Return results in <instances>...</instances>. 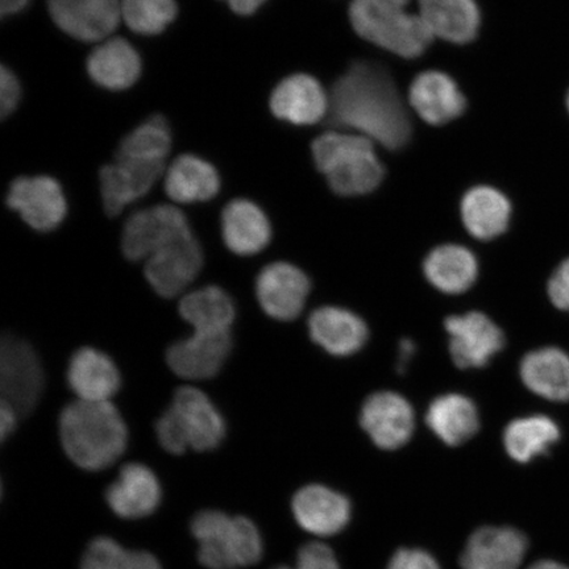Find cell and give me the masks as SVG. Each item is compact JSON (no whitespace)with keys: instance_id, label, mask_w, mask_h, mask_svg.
Instances as JSON below:
<instances>
[{"instance_id":"cell-12","label":"cell","mask_w":569,"mask_h":569,"mask_svg":"<svg viewBox=\"0 0 569 569\" xmlns=\"http://www.w3.org/2000/svg\"><path fill=\"white\" fill-rule=\"evenodd\" d=\"M446 330L452 360L461 369L486 367L505 346L500 327L481 312L447 318Z\"/></svg>"},{"instance_id":"cell-16","label":"cell","mask_w":569,"mask_h":569,"mask_svg":"<svg viewBox=\"0 0 569 569\" xmlns=\"http://www.w3.org/2000/svg\"><path fill=\"white\" fill-rule=\"evenodd\" d=\"M310 291V281L301 269L288 262H273L261 270L256 295L269 317L291 320L301 315Z\"/></svg>"},{"instance_id":"cell-29","label":"cell","mask_w":569,"mask_h":569,"mask_svg":"<svg viewBox=\"0 0 569 569\" xmlns=\"http://www.w3.org/2000/svg\"><path fill=\"white\" fill-rule=\"evenodd\" d=\"M510 216L509 199L497 189L475 188L462 198V223L476 239L492 240L500 237L508 230Z\"/></svg>"},{"instance_id":"cell-40","label":"cell","mask_w":569,"mask_h":569,"mask_svg":"<svg viewBox=\"0 0 569 569\" xmlns=\"http://www.w3.org/2000/svg\"><path fill=\"white\" fill-rule=\"evenodd\" d=\"M549 296L558 309L569 312V259L555 270L549 282Z\"/></svg>"},{"instance_id":"cell-34","label":"cell","mask_w":569,"mask_h":569,"mask_svg":"<svg viewBox=\"0 0 569 569\" xmlns=\"http://www.w3.org/2000/svg\"><path fill=\"white\" fill-rule=\"evenodd\" d=\"M170 148L172 133L167 119L153 116L120 140L116 159L166 163Z\"/></svg>"},{"instance_id":"cell-23","label":"cell","mask_w":569,"mask_h":569,"mask_svg":"<svg viewBox=\"0 0 569 569\" xmlns=\"http://www.w3.org/2000/svg\"><path fill=\"white\" fill-rule=\"evenodd\" d=\"M68 382L82 401H110L120 388V373L109 356L84 347L70 359Z\"/></svg>"},{"instance_id":"cell-35","label":"cell","mask_w":569,"mask_h":569,"mask_svg":"<svg viewBox=\"0 0 569 569\" xmlns=\"http://www.w3.org/2000/svg\"><path fill=\"white\" fill-rule=\"evenodd\" d=\"M81 569H161L146 551H130L111 538H97L84 551Z\"/></svg>"},{"instance_id":"cell-15","label":"cell","mask_w":569,"mask_h":569,"mask_svg":"<svg viewBox=\"0 0 569 569\" xmlns=\"http://www.w3.org/2000/svg\"><path fill=\"white\" fill-rule=\"evenodd\" d=\"M166 163L116 159L99 172L104 210L117 217L128 204L147 196L166 173Z\"/></svg>"},{"instance_id":"cell-3","label":"cell","mask_w":569,"mask_h":569,"mask_svg":"<svg viewBox=\"0 0 569 569\" xmlns=\"http://www.w3.org/2000/svg\"><path fill=\"white\" fill-rule=\"evenodd\" d=\"M410 0H352L350 19L356 33L403 59L422 56L433 36Z\"/></svg>"},{"instance_id":"cell-13","label":"cell","mask_w":569,"mask_h":569,"mask_svg":"<svg viewBox=\"0 0 569 569\" xmlns=\"http://www.w3.org/2000/svg\"><path fill=\"white\" fill-rule=\"evenodd\" d=\"M232 351L231 331L199 332L178 340L168 348V366L184 380H209L216 377Z\"/></svg>"},{"instance_id":"cell-33","label":"cell","mask_w":569,"mask_h":569,"mask_svg":"<svg viewBox=\"0 0 569 569\" xmlns=\"http://www.w3.org/2000/svg\"><path fill=\"white\" fill-rule=\"evenodd\" d=\"M560 430L549 417L532 416L516 419L503 432V445L511 459L529 462L557 443Z\"/></svg>"},{"instance_id":"cell-5","label":"cell","mask_w":569,"mask_h":569,"mask_svg":"<svg viewBox=\"0 0 569 569\" xmlns=\"http://www.w3.org/2000/svg\"><path fill=\"white\" fill-rule=\"evenodd\" d=\"M156 433L163 450L173 455H182L189 448L211 451L222 443L226 422L203 391L183 387L177 389L172 405L156 423Z\"/></svg>"},{"instance_id":"cell-41","label":"cell","mask_w":569,"mask_h":569,"mask_svg":"<svg viewBox=\"0 0 569 569\" xmlns=\"http://www.w3.org/2000/svg\"><path fill=\"white\" fill-rule=\"evenodd\" d=\"M18 417L17 410L11 405L2 401V407H0V436H2V440L16 429Z\"/></svg>"},{"instance_id":"cell-24","label":"cell","mask_w":569,"mask_h":569,"mask_svg":"<svg viewBox=\"0 0 569 569\" xmlns=\"http://www.w3.org/2000/svg\"><path fill=\"white\" fill-rule=\"evenodd\" d=\"M310 337L325 351L348 356L361 350L368 339L365 320L340 308H320L309 319Z\"/></svg>"},{"instance_id":"cell-7","label":"cell","mask_w":569,"mask_h":569,"mask_svg":"<svg viewBox=\"0 0 569 569\" xmlns=\"http://www.w3.org/2000/svg\"><path fill=\"white\" fill-rule=\"evenodd\" d=\"M189 234L193 231L181 210L169 204L153 206L128 218L122 233L123 253L131 261L148 260Z\"/></svg>"},{"instance_id":"cell-26","label":"cell","mask_w":569,"mask_h":569,"mask_svg":"<svg viewBox=\"0 0 569 569\" xmlns=\"http://www.w3.org/2000/svg\"><path fill=\"white\" fill-rule=\"evenodd\" d=\"M163 188L177 203L208 202L219 193L220 177L211 162L194 154H181L166 170Z\"/></svg>"},{"instance_id":"cell-32","label":"cell","mask_w":569,"mask_h":569,"mask_svg":"<svg viewBox=\"0 0 569 569\" xmlns=\"http://www.w3.org/2000/svg\"><path fill=\"white\" fill-rule=\"evenodd\" d=\"M180 315L199 332H227L237 316L232 298L219 287H206L182 298Z\"/></svg>"},{"instance_id":"cell-45","label":"cell","mask_w":569,"mask_h":569,"mask_svg":"<svg viewBox=\"0 0 569 569\" xmlns=\"http://www.w3.org/2000/svg\"><path fill=\"white\" fill-rule=\"evenodd\" d=\"M529 569H569L568 567L557 563V561L542 560L538 563L532 565Z\"/></svg>"},{"instance_id":"cell-36","label":"cell","mask_w":569,"mask_h":569,"mask_svg":"<svg viewBox=\"0 0 569 569\" xmlns=\"http://www.w3.org/2000/svg\"><path fill=\"white\" fill-rule=\"evenodd\" d=\"M176 0H120V16L134 33L154 36L167 30L177 18Z\"/></svg>"},{"instance_id":"cell-46","label":"cell","mask_w":569,"mask_h":569,"mask_svg":"<svg viewBox=\"0 0 569 569\" xmlns=\"http://www.w3.org/2000/svg\"><path fill=\"white\" fill-rule=\"evenodd\" d=\"M567 104H568V110H569V94H568V101H567Z\"/></svg>"},{"instance_id":"cell-1","label":"cell","mask_w":569,"mask_h":569,"mask_svg":"<svg viewBox=\"0 0 569 569\" xmlns=\"http://www.w3.org/2000/svg\"><path fill=\"white\" fill-rule=\"evenodd\" d=\"M331 123L351 128L388 149H401L411 137V123L396 83L386 69L356 62L333 84L329 96Z\"/></svg>"},{"instance_id":"cell-28","label":"cell","mask_w":569,"mask_h":569,"mask_svg":"<svg viewBox=\"0 0 569 569\" xmlns=\"http://www.w3.org/2000/svg\"><path fill=\"white\" fill-rule=\"evenodd\" d=\"M521 377L532 393L555 402L569 401V356L559 348H542L526 355Z\"/></svg>"},{"instance_id":"cell-25","label":"cell","mask_w":569,"mask_h":569,"mask_svg":"<svg viewBox=\"0 0 569 569\" xmlns=\"http://www.w3.org/2000/svg\"><path fill=\"white\" fill-rule=\"evenodd\" d=\"M222 234L231 252L252 256L269 244L272 227L258 204L248 199H234L223 210Z\"/></svg>"},{"instance_id":"cell-19","label":"cell","mask_w":569,"mask_h":569,"mask_svg":"<svg viewBox=\"0 0 569 569\" xmlns=\"http://www.w3.org/2000/svg\"><path fill=\"white\" fill-rule=\"evenodd\" d=\"M291 509L298 525L318 537L336 536L351 518V503L347 497L316 483L298 490Z\"/></svg>"},{"instance_id":"cell-37","label":"cell","mask_w":569,"mask_h":569,"mask_svg":"<svg viewBox=\"0 0 569 569\" xmlns=\"http://www.w3.org/2000/svg\"><path fill=\"white\" fill-rule=\"evenodd\" d=\"M274 569H340V567L330 547L315 542L303 546L298 551L296 567H277Z\"/></svg>"},{"instance_id":"cell-4","label":"cell","mask_w":569,"mask_h":569,"mask_svg":"<svg viewBox=\"0 0 569 569\" xmlns=\"http://www.w3.org/2000/svg\"><path fill=\"white\" fill-rule=\"evenodd\" d=\"M311 151L319 172L339 196L368 194L382 181L373 141L362 134L327 132L312 142Z\"/></svg>"},{"instance_id":"cell-9","label":"cell","mask_w":569,"mask_h":569,"mask_svg":"<svg viewBox=\"0 0 569 569\" xmlns=\"http://www.w3.org/2000/svg\"><path fill=\"white\" fill-rule=\"evenodd\" d=\"M7 204L39 232H51L67 217L68 204L61 184L52 177H19L11 183Z\"/></svg>"},{"instance_id":"cell-11","label":"cell","mask_w":569,"mask_h":569,"mask_svg":"<svg viewBox=\"0 0 569 569\" xmlns=\"http://www.w3.org/2000/svg\"><path fill=\"white\" fill-rule=\"evenodd\" d=\"M202 267L201 244L194 234H189L151 256L147 260L144 273L156 293L163 298H174L197 279Z\"/></svg>"},{"instance_id":"cell-17","label":"cell","mask_w":569,"mask_h":569,"mask_svg":"<svg viewBox=\"0 0 569 569\" xmlns=\"http://www.w3.org/2000/svg\"><path fill=\"white\" fill-rule=\"evenodd\" d=\"M329 96L309 74L284 78L270 96L269 107L277 119L297 126L316 124L329 113Z\"/></svg>"},{"instance_id":"cell-10","label":"cell","mask_w":569,"mask_h":569,"mask_svg":"<svg viewBox=\"0 0 569 569\" xmlns=\"http://www.w3.org/2000/svg\"><path fill=\"white\" fill-rule=\"evenodd\" d=\"M47 7L63 33L83 42L111 38L122 21L120 0H47Z\"/></svg>"},{"instance_id":"cell-42","label":"cell","mask_w":569,"mask_h":569,"mask_svg":"<svg viewBox=\"0 0 569 569\" xmlns=\"http://www.w3.org/2000/svg\"><path fill=\"white\" fill-rule=\"evenodd\" d=\"M240 17L253 16L267 0H223Z\"/></svg>"},{"instance_id":"cell-43","label":"cell","mask_w":569,"mask_h":569,"mask_svg":"<svg viewBox=\"0 0 569 569\" xmlns=\"http://www.w3.org/2000/svg\"><path fill=\"white\" fill-rule=\"evenodd\" d=\"M31 0H0V16L2 18L13 17L24 11Z\"/></svg>"},{"instance_id":"cell-39","label":"cell","mask_w":569,"mask_h":569,"mask_svg":"<svg viewBox=\"0 0 569 569\" xmlns=\"http://www.w3.org/2000/svg\"><path fill=\"white\" fill-rule=\"evenodd\" d=\"M388 569H440L429 552L418 549L398 550L389 561Z\"/></svg>"},{"instance_id":"cell-14","label":"cell","mask_w":569,"mask_h":569,"mask_svg":"<svg viewBox=\"0 0 569 569\" xmlns=\"http://www.w3.org/2000/svg\"><path fill=\"white\" fill-rule=\"evenodd\" d=\"M360 423L377 447L397 450L415 431V411L402 396L379 391L362 405Z\"/></svg>"},{"instance_id":"cell-31","label":"cell","mask_w":569,"mask_h":569,"mask_svg":"<svg viewBox=\"0 0 569 569\" xmlns=\"http://www.w3.org/2000/svg\"><path fill=\"white\" fill-rule=\"evenodd\" d=\"M427 280L446 295H461L478 279V261L467 248L440 246L427 256L423 264Z\"/></svg>"},{"instance_id":"cell-8","label":"cell","mask_w":569,"mask_h":569,"mask_svg":"<svg viewBox=\"0 0 569 569\" xmlns=\"http://www.w3.org/2000/svg\"><path fill=\"white\" fill-rule=\"evenodd\" d=\"M44 375L32 346L16 337H4L0 347L2 401L24 416L40 401Z\"/></svg>"},{"instance_id":"cell-21","label":"cell","mask_w":569,"mask_h":569,"mask_svg":"<svg viewBox=\"0 0 569 569\" xmlns=\"http://www.w3.org/2000/svg\"><path fill=\"white\" fill-rule=\"evenodd\" d=\"M141 68L140 54L131 42L112 36L99 42L87 60L91 81L111 91L132 88L139 81Z\"/></svg>"},{"instance_id":"cell-27","label":"cell","mask_w":569,"mask_h":569,"mask_svg":"<svg viewBox=\"0 0 569 569\" xmlns=\"http://www.w3.org/2000/svg\"><path fill=\"white\" fill-rule=\"evenodd\" d=\"M418 7L433 38L468 44L479 32L480 11L475 0H418Z\"/></svg>"},{"instance_id":"cell-2","label":"cell","mask_w":569,"mask_h":569,"mask_svg":"<svg viewBox=\"0 0 569 569\" xmlns=\"http://www.w3.org/2000/svg\"><path fill=\"white\" fill-rule=\"evenodd\" d=\"M59 427L63 450L87 471L109 468L126 451L127 426L110 401L77 400L61 411Z\"/></svg>"},{"instance_id":"cell-20","label":"cell","mask_w":569,"mask_h":569,"mask_svg":"<svg viewBox=\"0 0 569 569\" xmlns=\"http://www.w3.org/2000/svg\"><path fill=\"white\" fill-rule=\"evenodd\" d=\"M106 501L120 518L151 516L161 501L160 482L147 466L130 462L120 469L118 479L107 489Z\"/></svg>"},{"instance_id":"cell-18","label":"cell","mask_w":569,"mask_h":569,"mask_svg":"<svg viewBox=\"0 0 569 569\" xmlns=\"http://www.w3.org/2000/svg\"><path fill=\"white\" fill-rule=\"evenodd\" d=\"M528 538L513 528H481L469 537L460 558L462 569H518Z\"/></svg>"},{"instance_id":"cell-22","label":"cell","mask_w":569,"mask_h":569,"mask_svg":"<svg viewBox=\"0 0 569 569\" xmlns=\"http://www.w3.org/2000/svg\"><path fill=\"white\" fill-rule=\"evenodd\" d=\"M409 101L425 122L446 124L466 110V98L450 76L440 71H425L411 83Z\"/></svg>"},{"instance_id":"cell-38","label":"cell","mask_w":569,"mask_h":569,"mask_svg":"<svg viewBox=\"0 0 569 569\" xmlns=\"http://www.w3.org/2000/svg\"><path fill=\"white\" fill-rule=\"evenodd\" d=\"M21 101V84L16 73L2 63L0 67V117L9 118Z\"/></svg>"},{"instance_id":"cell-44","label":"cell","mask_w":569,"mask_h":569,"mask_svg":"<svg viewBox=\"0 0 569 569\" xmlns=\"http://www.w3.org/2000/svg\"><path fill=\"white\" fill-rule=\"evenodd\" d=\"M416 346L412 343L409 339H403L400 345V356H398V371L402 372L405 371V368H407L408 362L412 358V355H415Z\"/></svg>"},{"instance_id":"cell-6","label":"cell","mask_w":569,"mask_h":569,"mask_svg":"<svg viewBox=\"0 0 569 569\" xmlns=\"http://www.w3.org/2000/svg\"><path fill=\"white\" fill-rule=\"evenodd\" d=\"M199 543V563L208 569H238L258 563L262 539L256 525L246 517H231L219 510H203L191 521Z\"/></svg>"},{"instance_id":"cell-30","label":"cell","mask_w":569,"mask_h":569,"mask_svg":"<svg viewBox=\"0 0 569 569\" xmlns=\"http://www.w3.org/2000/svg\"><path fill=\"white\" fill-rule=\"evenodd\" d=\"M426 422L443 443L451 447L468 442L480 427L478 409L461 395H446L433 400L427 410Z\"/></svg>"}]
</instances>
